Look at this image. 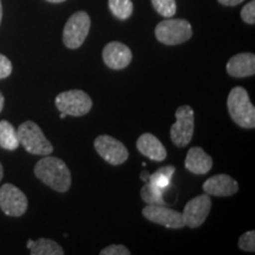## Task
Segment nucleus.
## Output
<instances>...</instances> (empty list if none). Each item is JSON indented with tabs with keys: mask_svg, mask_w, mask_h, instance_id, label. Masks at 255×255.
I'll return each mask as SVG.
<instances>
[{
	"mask_svg": "<svg viewBox=\"0 0 255 255\" xmlns=\"http://www.w3.org/2000/svg\"><path fill=\"white\" fill-rule=\"evenodd\" d=\"M136 146L142 155L146 156V157L152 159V161L161 162L164 161L165 157H167V149H165V146L152 133L145 132L139 136L136 142Z\"/></svg>",
	"mask_w": 255,
	"mask_h": 255,
	"instance_id": "15",
	"label": "nucleus"
},
{
	"mask_svg": "<svg viewBox=\"0 0 255 255\" xmlns=\"http://www.w3.org/2000/svg\"><path fill=\"white\" fill-rule=\"evenodd\" d=\"M184 167L195 175L207 174L213 167V158L199 146H194L188 151Z\"/></svg>",
	"mask_w": 255,
	"mask_h": 255,
	"instance_id": "16",
	"label": "nucleus"
},
{
	"mask_svg": "<svg viewBox=\"0 0 255 255\" xmlns=\"http://www.w3.org/2000/svg\"><path fill=\"white\" fill-rule=\"evenodd\" d=\"M152 6L159 15L164 18H171L176 13V1L175 0H151Z\"/></svg>",
	"mask_w": 255,
	"mask_h": 255,
	"instance_id": "22",
	"label": "nucleus"
},
{
	"mask_svg": "<svg viewBox=\"0 0 255 255\" xmlns=\"http://www.w3.org/2000/svg\"><path fill=\"white\" fill-rule=\"evenodd\" d=\"M95 149L104 161L113 165L123 164L129 157L127 146L113 136L101 135L95 139Z\"/></svg>",
	"mask_w": 255,
	"mask_h": 255,
	"instance_id": "8",
	"label": "nucleus"
},
{
	"mask_svg": "<svg viewBox=\"0 0 255 255\" xmlns=\"http://www.w3.org/2000/svg\"><path fill=\"white\" fill-rule=\"evenodd\" d=\"M46 1H49V2H53V4H58V2H63V1H65V0H46Z\"/></svg>",
	"mask_w": 255,
	"mask_h": 255,
	"instance_id": "31",
	"label": "nucleus"
},
{
	"mask_svg": "<svg viewBox=\"0 0 255 255\" xmlns=\"http://www.w3.org/2000/svg\"><path fill=\"white\" fill-rule=\"evenodd\" d=\"M19 143L27 152L33 155L46 156L52 154L53 146L44 135L38 124L26 121L17 129Z\"/></svg>",
	"mask_w": 255,
	"mask_h": 255,
	"instance_id": "3",
	"label": "nucleus"
},
{
	"mask_svg": "<svg viewBox=\"0 0 255 255\" xmlns=\"http://www.w3.org/2000/svg\"><path fill=\"white\" fill-rule=\"evenodd\" d=\"M239 248L245 252H251L254 253L255 252V232L250 231L242 234L240 239H239Z\"/></svg>",
	"mask_w": 255,
	"mask_h": 255,
	"instance_id": "23",
	"label": "nucleus"
},
{
	"mask_svg": "<svg viewBox=\"0 0 255 255\" xmlns=\"http://www.w3.org/2000/svg\"><path fill=\"white\" fill-rule=\"evenodd\" d=\"M101 255H130V251L123 245H110L101 251Z\"/></svg>",
	"mask_w": 255,
	"mask_h": 255,
	"instance_id": "25",
	"label": "nucleus"
},
{
	"mask_svg": "<svg viewBox=\"0 0 255 255\" xmlns=\"http://www.w3.org/2000/svg\"><path fill=\"white\" fill-rule=\"evenodd\" d=\"M34 175L46 186L58 193H66L72 183L71 173L65 162L58 157L46 155L37 162Z\"/></svg>",
	"mask_w": 255,
	"mask_h": 255,
	"instance_id": "1",
	"label": "nucleus"
},
{
	"mask_svg": "<svg viewBox=\"0 0 255 255\" xmlns=\"http://www.w3.org/2000/svg\"><path fill=\"white\" fill-rule=\"evenodd\" d=\"M4 103H5V98H4V96H2L1 92H0V113H1L2 108H4Z\"/></svg>",
	"mask_w": 255,
	"mask_h": 255,
	"instance_id": "29",
	"label": "nucleus"
},
{
	"mask_svg": "<svg viewBox=\"0 0 255 255\" xmlns=\"http://www.w3.org/2000/svg\"><path fill=\"white\" fill-rule=\"evenodd\" d=\"M65 117H66V115H65V114L60 113V119H65Z\"/></svg>",
	"mask_w": 255,
	"mask_h": 255,
	"instance_id": "33",
	"label": "nucleus"
},
{
	"mask_svg": "<svg viewBox=\"0 0 255 255\" xmlns=\"http://www.w3.org/2000/svg\"><path fill=\"white\" fill-rule=\"evenodd\" d=\"M27 248L32 255H63V248L56 241L50 239H38V240H28Z\"/></svg>",
	"mask_w": 255,
	"mask_h": 255,
	"instance_id": "17",
	"label": "nucleus"
},
{
	"mask_svg": "<svg viewBox=\"0 0 255 255\" xmlns=\"http://www.w3.org/2000/svg\"><path fill=\"white\" fill-rule=\"evenodd\" d=\"M227 108L231 119L245 129H254L255 108L250 100L247 90L241 87L232 89L228 95Z\"/></svg>",
	"mask_w": 255,
	"mask_h": 255,
	"instance_id": "2",
	"label": "nucleus"
},
{
	"mask_svg": "<svg viewBox=\"0 0 255 255\" xmlns=\"http://www.w3.org/2000/svg\"><path fill=\"white\" fill-rule=\"evenodd\" d=\"M19 145L15 128L7 121H0V146L6 150H15Z\"/></svg>",
	"mask_w": 255,
	"mask_h": 255,
	"instance_id": "18",
	"label": "nucleus"
},
{
	"mask_svg": "<svg viewBox=\"0 0 255 255\" xmlns=\"http://www.w3.org/2000/svg\"><path fill=\"white\" fill-rule=\"evenodd\" d=\"M218 1L223 6H237L241 4L244 0H218Z\"/></svg>",
	"mask_w": 255,
	"mask_h": 255,
	"instance_id": "27",
	"label": "nucleus"
},
{
	"mask_svg": "<svg viewBox=\"0 0 255 255\" xmlns=\"http://www.w3.org/2000/svg\"><path fill=\"white\" fill-rule=\"evenodd\" d=\"M142 214L149 221L163 226L165 228L180 229L186 226L182 213L168 208L167 206L146 205L142 210Z\"/></svg>",
	"mask_w": 255,
	"mask_h": 255,
	"instance_id": "11",
	"label": "nucleus"
},
{
	"mask_svg": "<svg viewBox=\"0 0 255 255\" xmlns=\"http://www.w3.org/2000/svg\"><path fill=\"white\" fill-rule=\"evenodd\" d=\"M56 107L66 116L81 117L87 115L92 108V100L83 90H69L60 92L56 97Z\"/></svg>",
	"mask_w": 255,
	"mask_h": 255,
	"instance_id": "6",
	"label": "nucleus"
},
{
	"mask_svg": "<svg viewBox=\"0 0 255 255\" xmlns=\"http://www.w3.org/2000/svg\"><path fill=\"white\" fill-rule=\"evenodd\" d=\"M109 8L115 17L126 20L132 14L133 4L131 0H109Z\"/></svg>",
	"mask_w": 255,
	"mask_h": 255,
	"instance_id": "21",
	"label": "nucleus"
},
{
	"mask_svg": "<svg viewBox=\"0 0 255 255\" xmlns=\"http://www.w3.org/2000/svg\"><path fill=\"white\" fill-rule=\"evenodd\" d=\"M175 174V167L174 165H165L157 169L154 174H151L149 176L148 182H150L152 186L157 188L159 190H165L170 186L171 178Z\"/></svg>",
	"mask_w": 255,
	"mask_h": 255,
	"instance_id": "19",
	"label": "nucleus"
},
{
	"mask_svg": "<svg viewBox=\"0 0 255 255\" xmlns=\"http://www.w3.org/2000/svg\"><path fill=\"white\" fill-rule=\"evenodd\" d=\"M27 197L19 188L11 183L0 188V209L8 216H21L27 209Z\"/></svg>",
	"mask_w": 255,
	"mask_h": 255,
	"instance_id": "9",
	"label": "nucleus"
},
{
	"mask_svg": "<svg viewBox=\"0 0 255 255\" xmlns=\"http://www.w3.org/2000/svg\"><path fill=\"white\" fill-rule=\"evenodd\" d=\"M2 176H4V168H2L1 163H0V181H1Z\"/></svg>",
	"mask_w": 255,
	"mask_h": 255,
	"instance_id": "30",
	"label": "nucleus"
},
{
	"mask_svg": "<svg viewBox=\"0 0 255 255\" xmlns=\"http://www.w3.org/2000/svg\"><path fill=\"white\" fill-rule=\"evenodd\" d=\"M149 176H150V174H149L148 171H145V170L142 171V174H141V180L144 181V182H148Z\"/></svg>",
	"mask_w": 255,
	"mask_h": 255,
	"instance_id": "28",
	"label": "nucleus"
},
{
	"mask_svg": "<svg viewBox=\"0 0 255 255\" xmlns=\"http://www.w3.org/2000/svg\"><path fill=\"white\" fill-rule=\"evenodd\" d=\"M155 36L159 43L165 45H178L190 39L193 36V27L186 19L167 18L157 24Z\"/></svg>",
	"mask_w": 255,
	"mask_h": 255,
	"instance_id": "4",
	"label": "nucleus"
},
{
	"mask_svg": "<svg viewBox=\"0 0 255 255\" xmlns=\"http://www.w3.org/2000/svg\"><path fill=\"white\" fill-rule=\"evenodd\" d=\"M210 208H212V200L208 194H202L188 201L182 213L184 225L189 228L200 227L206 221Z\"/></svg>",
	"mask_w": 255,
	"mask_h": 255,
	"instance_id": "10",
	"label": "nucleus"
},
{
	"mask_svg": "<svg viewBox=\"0 0 255 255\" xmlns=\"http://www.w3.org/2000/svg\"><path fill=\"white\" fill-rule=\"evenodd\" d=\"M1 19H2V5H1V0H0V24H1Z\"/></svg>",
	"mask_w": 255,
	"mask_h": 255,
	"instance_id": "32",
	"label": "nucleus"
},
{
	"mask_svg": "<svg viewBox=\"0 0 255 255\" xmlns=\"http://www.w3.org/2000/svg\"><path fill=\"white\" fill-rule=\"evenodd\" d=\"M176 122L170 128L171 142L176 146H186L190 143L194 135V110L189 105H182L175 113Z\"/></svg>",
	"mask_w": 255,
	"mask_h": 255,
	"instance_id": "7",
	"label": "nucleus"
},
{
	"mask_svg": "<svg viewBox=\"0 0 255 255\" xmlns=\"http://www.w3.org/2000/svg\"><path fill=\"white\" fill-rule=\"evenodd\" d=\"M91 20L87 12L78 11L66 21L63 31V43L69 49H78L87 39L90 31Z\"/></svg>",
	"mask_w": 255,
	"mask_h": 255,
	"instance_id": "5",
	"label": "nucleus"
},
{
	"mask_svg": "<svg viewBox=\"0 0 255 255\" xmlns=\"http://www.w3.org/2000/svg\"><path fill=\"white\" fill-rule=\"evenodd\" d=\"M202 189L209 196L227 197L233 196L238 193L239 184L234 178L227 174H219L215 176L209 177L203 183Z\"/></svg>",
	"mask_w": 255,
	"mask_h": 255,
	"instance_id": "13",
	"label": "nucleus"
},
{
	"mask_svg": "<svg viewBox=\"0 0 255 255\" xmlns=\"http://www.w3.org/2000/svg\"><path fill=\"white\" fill-rule=\"evenodd\" d=\"M227 72L235 78L251 77L255 75V56L254 53H238L233 56L227 63Z\"/></svg>",
	"mask_w": 255,
	"mask_h": 255,
	"instance_id": "14",
	"label": "nucleus"
},
{
	"mask_svg": "<svg viewBox=\"0 0 255 255\" xmlns=\"http://www.w3.org/2000/svg\"><path fill=\"white\" fill-rule=\"evenodd\" d=\"M145 184L141 189V197L146 205L154 206H168L163 199V191L157 189L150 182H144Z\"/></svg>",
	"mask_w": 255,
	"mask_h": 255,
	"instance_id": "20",
	"label": "nucleus"
},
{
	"mask_svg": "<svg viewBox=\"0 0 255 255\" xmlns=\"http://www.w3.org/2000/svg\"><path fill=\"white\" fill-rule=\"evenodd\" d=\"M132 59L131 50L120 41H111L103 49V60L113 70L126 69Z\"/></svg>",
	"mask_w": 255,
	"mask_h": 255,
	"instance_id": "12",
	"label": "nucleus"
},
{
	"mask_svg": "<svg viewBox=\"0 0 255 255\" xmlns=\"http://www.w3.org/2000/svg\"><path fill=\"white\" fill-rule=\"evenodd\" d=\"M12 73V63L7 57L0 53V79L8 77Z\"/></svg>",
	"mask_w": 255,
	"mask_h": 255,
	"instance_id": "26",
	"label": "nucleus"
},
{
	"mask_svg": "<svg viewBox=\"0 0 255 255\" xmlns=\"http://www.w3.org/2000/svg\"><path fill=\"white\" fill-rule=\"evenodd\" d=\"M241 19L245 23L253 25L255 23V1L252 0L241 9Z\"/></svg>",
	"mask_w": 255,
	"mask_h": 255,
	"instance_id": "24",
	"label": "nucleus"
}]
</instances>
